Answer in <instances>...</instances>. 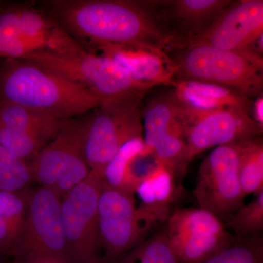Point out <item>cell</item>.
Masks as SVG:
<instances>
[{"instance_id":"cell-1","label":"cell","mask_w":263,"mask_h":263,"mask_svg":"<svg viewBox=\"0 0 263 263\" xmlns=\"http://www.w3.org/2000/svg\"><path fill=\"white\" fill-rule=\"evenodd\" d=\"M41 5L66 32L92 44L138 45L167 53L186 46L164 25L151 1L48 0Z\"/></svg>"},{"instance_id":"cell-2","label":"cell","mask_w":263,"mask_h":263,"mask_svg":"<svg viewBox=\"0 0 263 263\" xmlns=\"http://www.w3.org/2000/svg\"><path fill=\"white\" fill-rule=\"evenodd\" d=\"M2 62L0 103L69 120L89 113L102 103L89 90L34 62L24 59Z\"/></svg>"},{"instance_id":"cell-3","label":"cell","mask_w":263,"mask_h":263,"mask_svg":"<svg viewBox=\"0 0 263 263\" xmlns=\"http://www.w3.org/2000/svg\"><path fill=\"white\" fill-rule=\"evenodd\" d=\"M169 55L176 67L175 80L218 85L252 100L262 96V55L205 46H187Z\"/></svg>"},{"instance_id":"cell-4","label":"cell","mask_w":263,"mask_h":263,"mask_svg":"<svg viewBox=\"0 0 263 263\" xmlns=\"http://www.w3.org/2000/svg\"><path fill=\"white\" fill-rule=\"evenodd\" d=\"M23 59L89 90L102 103L143 99L152 89L135 80L111 59L87 51L82 46L60 53L32 52Z\"/></svg>"},{"instance_id":"cell-5","label":"cell","mask_w":263,"mask_h":263,"mask_svg":"<svg viewBox=\"0 0 263 263\" xmlns=\"http://www.w3.org/2000/svg\"><path fill=\"white\" fill-rule=\"evenodd\" d=\"M61 200L49 188L29 190L23 230L9 254L15 263H70Z\"/></svg>"},{"instance_id":"cell-6","label":"cell","mask_w":263,"mask_h":263,"mask_svg":"<svg viewBox=\"0 0 263 263\" xmlns=\"http://www.w3.org/2000/svg\"><path fill=\"white\" fill-rule=\"evenodd\" d=\"M89 114L70 119L58 135L27 163L32 181L40 186L51 189L61 198L90 173L84 153Z\"/></svg>"},{"instance_id":"cell-7","label":"cell","mask_w":263,"mask_h":263,"mask_svg":"<svg viewBox=\"0 0 263 263\" xmlns=\"http://www.w3.org/2000/svg\"><path fill=\"white\" fill-rule=\"evenodd\" d=\"M143 99L102 103L89 112L84 147L90 171L101 175L114 155L127 142L143 136Z\"/></svg>"},{"instance_id":"cell-8","label":"cell","mask_w":263,"mask_h":263,"mask_svg":"<svg viewBox=\"0 0 263 263\" xmlns=\"http://www.w3.org/2000/svg\"><path fill=\"white\" fill-rule=\"evenodd\" d=\"M98 218L101 263L117 262L146 239L156 226L137 206L134 195L109 187L103 182Z\"/></svg>"},{"instance_id":"cell-9","label":"cell","mask_w":263,"mask_h":263,"mask_svg":"<svg viewBox=\"0 0 263 263\" xmlns=\"http://www.w3.org/2000/svg\"><path fill=\"white\" fill-rule=\"evenodd\" d=\"M101 175L89 174L62 197L61 211L70 263H101L98 205Z\"/></svg>"},{"instance_id":"cell-10","label":"cell","mask_w":263,"mask_h":263,"mask_svg":"<svg viewBox=\"0 0 263 263\" xmlns=\"http://www.w3.org/2000/svg\"><path fill=\"white\" fill-rule=\"evenodd\" d=\"M193 195L200 209L220 220L243 205L246 197L240 185L235 143L216 147L204 158L197 171Z\"/></svg>"},{"instance_id":"cell-11","label":"cell","mask_w":263,"mask_h":263,"mask_svg":"<svg viewBox=\"0 0 263 263\" xmlns=\"http://www.w3.org/2000/svg\"><path fill=\"white\" fill-rule=\"evenodd\" d=\"M165 222L164 234L179 263H202L233 236L217 216L200 208L177 209Z\"/></svg>"},{"instance_id":"cell-12","label":"cell","mask_w":263,"mask_h":263,"mask_svg":"<svg viewBox=\"0 0 263 263\" xmlns=\"http://www.w3.org/2000/svg\"><path fill=\"white\" fill-rule=\"evenodd\" d=\"M181 128L190 161L206 150L262 136V126L239 109L226 108L202 113L182 111Z\"/></svg>"},{"instance_id":"cell-13","label":"cell","mask_w":263,"mask_h":263,"mask_svg":"<svg viewBox=\"0 0 263 263\" xmlns=\"http://www.w3.org/2000/svg\"><path fill=\"white\" fill-rule=\"evenodd\" d=\"M262 34V0H233L209 28L189 41L186 47L241 51L249 49Z\"/></svg>"},{"instance_id":"cell-14","label":"cell","mask_w":263,"mask_h":263,"mask_svg":"<svg viewBox=\"0 0 263 263\" xmlns=\"http://www.w3.org/2000/svg\"><path fill=\"white\" fill-rule=\"evenodd\" d=\"M95 48L114 60L135 80L151 87L172 86L176 67L169 53L159 48L138 45L96 43Z\"/></svg>"},{"instance_id":"cell-15","label":"cell","mask_w":263,"mask_h":263,"mask_svg":"<svg viewBox=\"0 0 263 263\" xmlns=\"http://www.w3.org/2000/svg\"><path fill=\"white\" fill-rule=\"evenodd\" d=\"M233 0L152 1L162 22L174 34L189 41L209 28Z\"/></svg>"},{"instance_id":"cell-16","label":"cell","mask_w":263,"mask_h":263,"mask_svg":"<svg viewBox=\"0 0 263 263\" xmlns=\"http://www.w3.org/2000/svg\"><path fill=\"white\" fill-rule=\"evenodd\" d=\"M172 86L175 96L185 113L234 108L250 115L252 99L233 90L209 83L176 79Z\"/></svg>"},{"instance_id":"cell-17","label":"cell","mask_w":263,"mask_h":263,"mask_svg":"<svg viewBox=\"0 0 263 263\" xmlns=\"http://www.w3.org/2000/svg\"><path fill=\"white\" fill-rule=\"evenodd\" d=\"M174 175L161 164L141 175L135 195L141 200L139 209L157 226L165 222L176 195Z\"/></svg>"},{"instance_id":"cell-18","label":"cell","mask_w":263,"mask_h":263,"mask_svg":"<svg viewBox=\"0 0 263 263\" xmlns=\"http://www.w3.org/2000/svg\"><path fill=\"white\" fill-rule=\"evenodd\" d=\"M181 114V105L173 91L157 95L148 102L141 110L144 157L152 155L157 142L179 122Z\"/></svg>"},{"instance_id":"cell-19","label":"cell","mask_w":263,"mask_h":263,"mask_svg":"<svg viewBox=\"0 0 263 263\" xmlns=\"http://www.w3.org/2000/svg\"><path fill=\"white\" fill-rule=\"evenodd\" d=\"M144 152L143 136L127 142L104 168L102 174L104 184L135 195L141 176L135 172L133 164L138 159L144 157Z\"/></svg>"},{"instance_id":"cell-20","label":"cell","mask_w":263,"mask_h":263,"mask_svg":"<svg viewBox=\"0 0 263 263\" xmlns=\"http://www.w3.org/2000/svg\"><path fill=\"white\" fill-rule=\"evenodd\" d=\"M69 120H62L18 105L0 103V124L39 137L48 143L58 135Z\"/></svg>"},{"instance_id":"cell-21","label":"cell","mask_w":263,"mask_h":263,"mask_svg":"<svg viewBox=\"0 0 263 263\" xmlns=\"http://www.w3.org/2000/svg\"><path fill=\"white\" fill-rule=\"evenodd\" d=\"M28 191V188L0 191V253L3 255H9L23 230Z\"/></svg>"},{"instance_id":"cell-22","label":"cell","mask_w":263,"mask_h":263,"mask_svg":"<svg viewBox=\"0 0 263 263\" xmlns=\"http://www.w3.org/2000/svg\"><path fill=\"white\" fill-rule=\"evenodd\" d=\"M238 152V171L245 196L263 192V140L251 137L235 142Z\"/></svg>"},{"instance_id":"cell-23","label":"cell","mask_w":263,"mask_h":263,"mask_svg":"<svg viewBox=\"0 0 263 263\" xmlns=\"http://www.w3.org/2000/svg\"><path fill=\"white\" fill-rule=\"evenodd\" d=\"M152 155L155 163L168 170L175 179L185 174L191 161L180 121L157 142Z\"/></svg>"},{"instance_id":"cell-24","label":"cell","mask_w":263,"mask_h":263,"mask_svg":"<svg viewBox=\"0 0 263 263\" xmlns=\"http://www.w3.org/2000/svg\"><path fill=\"white\" fill-rule=\"evenodd\" d=\"M202 263H263L262 233L246 237L233 235L226 247Z\"/></svg>"},{"instance_id":"cell-25","label":"cell","mask_w":263,"mask_h":263,"mask_svg":"<svg viewBox=\"0 0 263 263\" xmlns=\"http://www.w3.org/2000/svg\"><path fill=\"white\" fill-rule=\"evenodd\" d=\"M115 263H179L164 233L136 246Z\"/></svg>"},{"instance_id":"cell-26","label":"cell","mask_w":263,"mask_h":263,"mask_svg":"<svg viewBox=\"0 0 263 263\" xmlns=\"http://www.w3.org/2000/svg\"><path fill=\"white\" fill-rule=\"evenodd\" d=\"M224 220L231 228L233 235L238 237L251 236L262 233L263 230V192L254 195L249 203L243 204L236 212Z\"/></svg>"},{"instance_id":"cell-27","label":"cell","mask_w":263,"mask_h":263,"mask_svg":"<svg viewBox=\"0 0 263 263\" xmlns=\"http://www.w3.org/2000/svg\"><path fill=\"white\" fill-rule=\"evenodd\" d=\"M32 181L27 162L11 155L0 144V191H23Z\"/></svg>"},{"instance_id":"cell-28","label":"cell","mask_w":263,"mask_h":263,"mask_svg":"<svg viewBox=\"0 0 263 263\" xmlns=\"http://www.w3.org/2000/svg\"><path fill=\"white\" fill-rule=\"evenodd\" d=\"M43 51L39 43L24 37L14 29L0 24V60H20L32 52Z\"/></svg>"},{"instance_id":"cell-29","label":"cell","mask_w":263,"mask_h":263,"mask_svg":"<svg viewBox=\"0 0 263 263\" xmlns=\"http://www.w3.org/2000/svg\"><path fill=\"white\" fill-rule=\"evenodd\" d=\"M250 116L254 122L263 127V97L252 100Z\"/></svg>"},{"instance_id":"cell-30","label":"cell","mask_w":263,"mask_h":263,"mask_svg":"<svg viewBox=\"0 0 263 263\" xmlns=\"http://www.w3.org/2000/svg\"><path fill=\"white\" fill-rule=\"evenodd\" d=\"M2 256H3V254L0 253V261H1V257H2Z\"/></svg>"}]
</instances>
